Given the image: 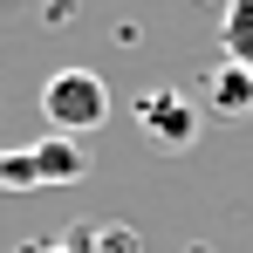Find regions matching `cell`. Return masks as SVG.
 <instances>
[{"label": "cell", "instance_id": "1", "mask_svg": "<svg viewBox=\"0 0 253 253\" xmlns=\"http://www.w3.org/2000/svg\"><path fill=\"white\" fill-rule=\"evenodd\" d=\"M89 178V151L83 137H35L0 151V192H35V185H83Z\"/></svg>", "mask_w": 253, "mask_h": 253}, {"label": "cell", "instance_id": "2", "mask_svg": "<svg viewBox=\"0 0 253 253\" xmlns=\"http://www.w3.org/2000/svg\"><path fill=\"white\" fill-rule=\"evenodd\" d=\"M42 110L48 124H55V137H89V130L110 124V83L96 76V69H55L42 83Z\"/></svg>", "mask_w": 253, "mask_h": 253}, {"label": "cell", "instance_id": "3", "mask_svg": "<svg viewBox=\"0 0 253 253\" xmlns=\"http://www.w3.org/2000/svg\"><path fill=\"white\" fill-rule=\"evenodd\" d=\"M137 130H144L158 151H192V144H199V110H192V96H178V89H144V96H137Z\"/></svg>", "mask_w": 253, "mask_h": 253}, {"label": "cell", "instance_id": "4", "mask_svg": "<svg viewBox=\"0 0 253 253\" xmlns=\"http://www.w3.org/2000/svg\"><path fill=\"white\" fill-rule=\"evenodd\" d=\"M206 96H212V110L219 117H253V62H212V76H206Z\"/></svg>", "mask_w": 253, "mask_h": 253}, {"label": "cell", "instance_id": "5", "mask_svg": "<svg viewBox=\"0 0 253 253\" xmlns=\"http://www.w3.org/2000/svg\"><path fill=\"white\" fill-rule=\"evenodd\" d=\"M69 253H144V233L124 226V219H96V226L69 233Z\"/></svg>", "mask_w": 253, "mask_h": 253}, {"label": "cell", "instance_id": "6", "mask_svg": "<svg viewBox=\"0 0 253 253\" xmlns=\"http://www.w3.org/2000/svg\"><path fill=\"white\" fill-rule=\"evenodd\" d=\"M219 42H226V62H253V0L219 7Z\"/></svg>", "mask_w": 253, "mask_h": 253}, {"label": "cell", "instance_id": "7", "mask_svg": "<svg viewBox=\"0 0 253 253\" xmlns=\"http://www.w3.org/2000/svg\"><path fill=\"white\" fill-rule=\"evenodd\" d=\"M21 253H69V240H35V247H21Z\"/></svg>", "mask_w": 253, "mask_h": 253}, {"label": "cell", "instance_id": "8", "mask_svg": "<svg viewBox=\"0 0 253 253\" xmlns=\"http://www.w3.org/2000/svg\"><path fill=\"white\" fill-rule=\"evenodd\" d=\"M212 7H233V0H212Z\"/></svg>", "mask_w": 253, "mask_h": 253}]
</instances>
